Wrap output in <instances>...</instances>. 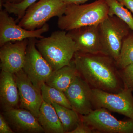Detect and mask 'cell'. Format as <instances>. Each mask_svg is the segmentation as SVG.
<instances>
[{
    "instance_id": "7402d4cb",
    "label": "cell",
    "mask_w": 133,
    "mask_h": 133,
    "mask_svg": "<svg viewBox=\"0 0 133 133\" xmlns=\"http://www.w3.org/2000/svg\"><path fill=\"white\" fill-rule=\"evenodd\" d=\"M38 0H23L17 3H4L2 5L5 10L9 14H13L17 16V21L24 16L26 10L30 6Z\"/></svg>"
},
{
    "instance_id": "ac0fdd59",
    "label": "cell",
    "mask_w": 133,
    "mask_h": 133,
    "mask_svg": "<svg viewBox=\"0 0 133 133\" xmlns=\"http://www.w3.org/2000/svg\"><path fill=\"white\" fill-rule=\"evenodd\" d=\"M52 105L62 122L65 133H70L81 121L80 115L73 109L56 103Z\"/></svg>"
},
{
    "instance_id": "52a82bcc",
    "label": "cell",
    "mask_w": 133,
    "mask_h": 133,
    "mask_svg": "<svg viewBox=\"0 0 133 133\" xmlns=\"http://www.w3.org/2000/svg\"><path fill=\"white\" fill-rule=\"evenodd\" d=\"M80 115L81 120L95 133H133V120H119L105 108L94 109L89 114Z\"/></svg>"
},
{
    "instance_id": "d4e9b609",
    "label": "cell",
    "mask_w": 133,
    "mask_h": 133,
    "mask_svg": "<svg viewBox=\"0 0 133 133\" xmlns=\"http://www.w3.org/2000/svg\"><path fill=\"white\" fill-rule=\"evenodd\" d=\"M15 132L9 125L2 113L0 114V133H14Z\"/></svg>"
},
{
    "instance_id": "d6986e66",
    "label": "cell",
    "mask_w": 133,
    "mask_h": 133,
    "mask_svg": "<svg viewBox=\"0 0 133 133\" xmlns=\"http://www.w3.org/2000/svg\"><path fill=\"white\" fill-rule=\"evenodd\" d=\"M43 101L52 105L56 103L60 105L72 109L69 100L64 92L56 88L43 83L41 87Z\"/></svg>"
},
{
    "instance_id": "cb8c5ba5",
    "label": "cell",
    "mask_w": 133,
    "mask_h": 133,
    "mask_svg": "<svg viewBox=\"0 0 133 133\" xmlns=\"http://www.w3.org/2000/svg\"><path fill=\"white\" fill-rule=\"evenodd\" d=\"M70 133H95L90 126L81 120L77 127Z\"/></svg>"
},
{
    "instance_id": "ffe728a7",
    "label": "cell",
    "mask_w": 133,
    "mask_h": 133,
    "mask_svg": "<svg viewBox=\"0 0 133 133\" xmlns=\"http://www.w3.org/2000/svg\"><path fill=\"white\" fill-rule=\"evenodd\" d=\"M118 69H123L129 65L133 64V32L124 39L118 59L116 61Z\"/></svg>"
},
{
    "instance_id": "5b68a950",
    "label": "cell",
    "mask_w": 133,
    "mask_h": 133,
    "mask_svg": "<svg viewBox=\"0 0 133 133\" xmlns=\"http://www.w3.org/2000/svg\"><path fill=\"white\" fill-rule=\"evenodd\" d=\"M66 6L63 0H38L27 9L18 24L28 30L41 28L52 17L63 15Z\"/></svg>"
},
{
    "instance_id": "2e32d148",
    "label": "cell",
    "mask_w": 133,
    "mask_h": 133,
    "mask_svg": "<svg viewBox=\"0 0 133 133\" xmlns=\"http://www.w3.org/2000/svg\"><path fill=\"white\" fill-rule=\"evenodd\" d=\"M79 75L72 59L69 64L54 71L45 84L64 92Z\"/></svg>"
},
{
    "instance_id": "9c48e42d",
    "label": "cell",
    "mask_w": 133,
    "mask_h": 133,
    "mask_svg": "<svg viewBox=\"0 0 133 133\" xmlns=\"http://www.w3.org/2000/svg\"><path fill=\"white\" fill-rule=\"evenodd\" d=\"M47 23L41 28L29 30L16 24L12 17L5 10L0 12V46L9 42L22 41L29 38H41L42 34L49 31Z\"/></svg>"
},
{
    "instance_id": "ba28073f",
    "label": "cell",
    "mask_w": 133,
    "mask_h": 133,
    "mask_svg": "<svg viewBox=\"0 0 133 133\" xmlns=\"http://www.w3.org/2000/svg\"><path fill=\"white\" fill-rule=\"evenodd\" d=\"M36 40L29 38L23 70L34 86L41 91V86L46 83L54 71L36 47Z\"/></svg>"
},
{
    "instance_id": "7a4b0ae2",
    "label": "cell",
    "mask_w": 133,
    "mask_h": 133,
    "mask_svg": "<svg viewBox=\"0 0 133 133\" xmlns=\"http://www.w3.org/2000/svg\"><path fill=\"white\" fill-rule=\"evenodd\" d=\"M108 10L105 0H97L89 4L67 5L64 14L58 18V26L61 30L68 31L99 24L108 16Z\"/></svg>"
},
{
    "instance_id": "4316f807",
    "label": "cell",
    "mask_w": 133,
    "mask_h": 133,
    "mask_svg": "<svg viewBox=\"0 0 133 133\" xmlns=\"http://www.w3.org/2000/svg\"><path fill=\"white\" fill-rule=\"evenodd\" d=\"M89 0H63L66 5H81Z\"/></svg>"
},
{
    "instance_id": "44dd1931",
    "label": "cell",
    "mask_w": 133,
    "mask_h": 133,
    "mask_svg": "<svg viewBox=\"0 0 133 133\" xmlns=\"http://www.w3.org/2000/svg\"><path fill=\"white\" fill-rule=\"evenodd\" d=\"M108 6V15L115 16L128 25L133 32V16L128 9L118 0H105Z\"/></svg>"
},
{
    "instance_id": "6da1fadb",
    "label": "cell",
    "mask_w": 133,
    "mask_h": 133,
    "mask_svg": "<svg viewBox=\"0 0 133 133\" xmlns=\"http://www.w3.org/2000/svg\"><path fill=\"white\" fill-rule=\"evenodd\" d=\"M82 78L92 89L117 93L124 89L119 69L114 59L102 53L76 52L73 57Z\"/></svg>"
},
{
    "instance_id": "9a60e30c",
    "label": "cell",
    "mask_w": 133,
    "mask_h": 133,
    "mask_svg": "<svg viewBox=\"0 0 133 133\" xmlns=\"http://www.w3.org/2000/svg\"><path fill=\"white\" fill-rule=\"evenodd\" d=\"M19 90L14 74L2 71L0 74V105L2 112L19 107Z\"/></svg>"
},
{
    "instance_id": "4fadbf2b",
    "label": "cell",
    "mask_w": 133,
    "mask_h": 133,
    "mask_svg": "<svg viewBox=\"0 0 133 133\" xmlns=\"http://www.w3.org/2000/svg\"><path fill=\"white\" fill-rule=\"evenodd\" d=\"M99 24L84 26L67 32L75 43L77 51L83 53H101Z\"/></svg>"
},
{
    "instance_id": "8fae6325",
    "label": "cell",
    "mask_w": 133,
    "mask_h": 133,
    "mask_svg": "<svg viewBox=\"0 0 133 133\" xmlns=\"http://www.w3.org/2000/svg\"><path fill=\"white\" fill-rule=\"evenodd\" d=\"M14 75L19 90V107L28 110L37 118L43 101L41 91L34 86L23 69Z\"/></svg>"
},
{
    "instance_id": "277c9868",
    "label": "cell",
    "mask_w": 133,
    "mask_h": 133,
    "mask_svg": "<svg viewBox=\"0 0 133 133\" xmlns=\"http://www.w3.org/2000/svg\"><path fill=\"white\" fill-rule=\"evenodd\" d=\"M101 53L118 59L124 39L132 30L117 17L108 16L99 24Z\"/></svg>"
},
{
    "instance_id": "603a6c76",
    "label": "cell",
    "mask_w": 133,
    "mask_h": 133,
    "mask_svg": "<svg viewBox=\"0 0 133 133\" xmlns=\"http://www.w3.org/2000/svg\"><path fill=\"white\" fill-rule=\"evenodd\" d=\"M119 71L124 88L131 90L133 92V64L119 69Z\"/></svg>"
},
{
    "instance_id": "30bf717a",
    "label": "cell",
    "mask_w": 133,
    "mask_h": 133,
    "mask_svg": "<svg viewBox=\"0 0 133 133\" xmlns=\"http://www.w3.org/2000/svg\"><path fill=\"white\" fill-rule=\"evenodd\" d=\"M72 109L81 115H86L94 110L92 88L80 75L77 76L64 92Z\"/></svg>"
},
{
    "instance_id": "83f0119b",
    "label": "cell",
    "mask_w": 133,
    "mask_h": 133,
    "mask_svg": "<svg viewBox=\"0 0 133 133\" xmlns=\"http://www.w3.org/2000/svg\"><path fill=\"white\" fill-rule=\"evenodd\" d=\"M23 0H1V6L4 3H17L21 2Z\"/></svg>"
},
{
    "instance_id": "e0dca14e",
    "label": "cell",
    "mask_w": 133,
    "mask_h": 133,
    "mask_svg": "<svg viewBox=\"0 0 133 133\" xmlns=\"http://www.w3.org/2000/svg\"><path fill=\"white\" fill-rule=\"evenodd\" d=\"M37 119L45 133H65L62 122L52 105L43 101Z\"/></svg>"
},
{
    "instance_id": "3957f363",
    "label": "cell",
    "mask_w": 133,
    "mask_h": 133,
    "mask_svg": "<svg viewBox=\"0 0 133 133\" xmlns=\"http://www.w3.org/2000/svg\"><path fill=\"white\" fill-rule=\"evenodd\" d=\"M36 40V47L53 71L70 63L77 51L75 43L66 31L53 32L48 37Z\"/></svg>"
},
{
    "instance_id": "5bb4252c",
    "label": "cell",
    "mask_w": 133,
    "mask_h": 133,
    "mask_svg": "<svg viewBox=\"0 0 133 133\" xmlns=\"http://www.w3.org/2000/svg\"><path fill=\"white\" fill-rule=\"evenodd\" d=\"M2 113L15 133L45 132L37 118L28 110L19 107Z\"/></svg>"
},
{
    "instance_id": "484cf974",
    "label": "cell",
    "mask_w": 133,
    "mask_h": 133,
    "mask_svg": "<svg viewBox=\"0 0 133 133\" xmlns=\"http://www.w3.org/2000/svg\"><path fill=\"white\" fill-rule=\"evenodd\" d=\"M118 1L133 14V0H118Z\"/></svg>"
},
{
    "instance_id": "7c38bea8",
    "label": "cell",
    "mask_w": 133,
    "mask_h": 133,
    "mask_svg": "<svg viewBox=\"0 0 133 133\" xmlns=\"http://www.w3.org/2000/svg\"><path fill=\"white\" fill-rule=\"evenodd\" d=\"M29 39L9 42L1 46L0 67L2 71L15 74L22 70Z\"/></svg>"
},
{
    "instance_id": "8992f818",
    "label": "cell",
    "mask_w": 133,
    "mask_h": 133,
    "mask_svg": "<svg viewBox=\"0 0 133 133\" xmlns=\"http://www.w3.org/2000/svg\"><path fill=\"white\" fill-rule=\"evenodd\" d=\"M132 92L131 90L125 88L117 93L92 89V101L94 109L105 108L133 120Z\"/></svg>"
}]
</instances>
